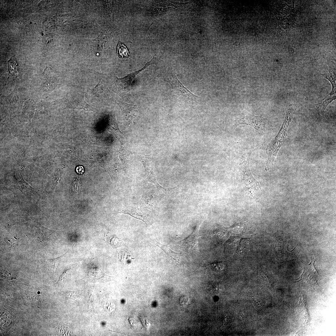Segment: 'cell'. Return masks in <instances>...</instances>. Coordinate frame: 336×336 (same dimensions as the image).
<instances>
[{
  "label": "cell",
  "instance_id": "6da1fadb",
  "mask_svg": "<svg viewBox=\"0 0 336 336\" xmlns=\"http://www.w3.org/2000/svg\"><path fill=\"white\" fill-rule=\"evenodd\" d=\"M295 108L294 105L289 106L286 113L284 120L278 133L266 148V151L268 157L265 168L266 171H268L273 166L278 151L286 138L287 129Z\"/></svg>",
  "mask_w": 336,
  "mask_h": 336
},
{
  "label": "cell",
  "instance_id": "7a4b0ae2",
  "mask_svg": "<svg viewBox=\"0 0 336 336\" xmlns=\"http://www.w3.org/2000/svg\"><path fill=\"white\" fill-rule=\"evenodd\" d=\"M239 169L245 189L252 197L257 198L261 194L259 182L253 177L250 170L248 157L244 154L240 160Z\"/></svg>",
  "mask_w": 336,
  "mask_h": 336
},
{
  "label": "cell",
  "instance_id": "3957f363",
  "mask_svg": "<svg viewBox=\"0 0 336 336\" xmlns=\"http://www.w3.org/2000/svg\"><path fill=\"white\" fill-rule=\"evenodd\" d=\"M239 123L240 124L252 126L260 134L264 133L267 130L269 126L267 119L254 115H247L240 119Z\"/></svg>",
  "mask_w": 336,
  "mask_h": 336
},
{
  "label": "cell",
  "instance_id": "277c9868",
  "mask_svg": "<svg viewBox=\"0 0 336 336\" xmlns=\"http://www.w3.org/2000/svg\"><path fill=\"white\" fill-rule=\"evenodd\" d=\"M198 228H196L185 239L179 242L178 245L182 250L186 252H199L198 240L199 237Z\"/></svg>",
  "mask_w": 336,
  "mask_h": 336
},
{
  "label": "cell",
  "instance_id": "5b68a950",
  "mask_svg": "<svg viewBox=\"0 0 336 336\" xmlns=\"http://www.w3.org/2000/svg\"><path fill=\"white\" fill-rule=\"evenodd\" d=\"M172 80L167 81L171 85L173 90L182 98L190 99L199 98L191 92L178 80L175 74H172Z\"/></svg>",
  "mask_w": 336,
  "mask_h": 336
},
{
  "label": "cell",
  "instance_id": "8992f818",
  "mask_svg": "<svg viewBox=\"0 0 336 336\" xmlns=\"http://www.w3.org/2000/svg\"><path fill=\"white\" fill-rule=\"evenodd\" d=\"M118 213L127 214L136 219L142 220L147 225L149 224L150 217L147 212L134 208H129L119 211Z\"/></svg>",
  "mask_w": 336,
  "mask_h": 336
},
{
  "label": "cell",
  "instance_id": "52a82bcc",
  "mask_svg": "<svg viewBox=\"0 0 336 336\" xmlns=\"http://www.w3.org/2000/svg\"><path fill=\"white\" fill-rule=\"evenodd\" d=\"M154 61V58H153L151 61L147 63L145 66L141 70L129 74L127 76L123 78L118 79L117 81V83H118V85L122 89L124 90L127 89L129 87L131 84L133 80L136 76L148 65L152 63Z\"/></svg>",
  "mask_w": 336,
  "mask_h": 336
},
{
  "label": "cell",
  "instance_id": "ba28073f",
  "mask_svg": "<svg viewBox=\"0 0 336 336\" xmlns=\"http://www.w3.org/2000/svg\"><path fill=\"white\" fill-rule=\"evenodd\" d=\"M336 96L328 95L320 102L315 105V109L318 113V121H320L324 118V112L326 108L330 103L336 99Z\"/></svg>",
  "mask_w": 336,
  "mask_h": 336
},
{
  "label": "cell",
  "instance_id": "9c48e42d",
  "mask_svg": "<svg viewBox=\"0 0 336 336\" xmlns=\"http://www.w3.org/2000/svg\"><path fill=\"white\" fill-rule=\"evenodd\" d=\"M122 108V110L127 121L129 123L133 122L138 116V111L136 107L132 105L126 104Z\"/></svg>",
  "mask_w": 336,
  "mask_h": 336
},
{
  "label": "cell",
  "instance_id": "30bf717a",
  "mask_svg": "<svg viewBox=\"0 0 336 336\" xmlns=\"http://www.w3.org/2000/svg\"><path fill=\"white\" fill-rule=\"evenodd\" d=\"M105 240L114 249L123 246L124 245V242L120 238L109 232L105 233Z\"/></svg>",
  "mask_w": 336,
  "mask_h": 336
},
{
  "label": "cell",
  "instance_id": "8fae6325",
  "mask_svg": "<svg viewBox=\"0 0 336 336\" xmlns=\"http://www.w3.org/2000/svg\"><path fill=\"white\" fill-rule=\"evenodd\" d=\"M322 76L324 78L327 79L330 82L332 85V90L331 92L328 95L330 96H336V72L334 69L329 68V72L326 73L322 74Z\"/></svg>",
  "mask_w": 336,
  "mask_h": 336
},
{
  "label": "cell",
  "instance_id": "7c38bea8",
  "mask_svg": "<svg viewBox=\"0 0 336 336\" xmlns=\"http://www.w3.org/2000/svg\"><path fill=\"white\" fill-rule=\"evenodd\" d=\"M153 243L174 260L178 262H180V257L179 253H176L171 250L167 245L161 244L155 240L153 241Z\"/></svg>",
  "mask_w": 336,
  "mask_h": 336
},
{
  "label": "cell",
  "instance_id": "4fadbf2b",
  "mask_svg": "<svg viewBox=\"0 0 336 336\" xmlns=\"http://www.w3.org/2000/svg\"><path fill=\"white\" fill-rule=\"evenodd\" d=\"M110 126V127L109 129L110 130V132L114 135L121 143H122L120 134V131L115 120L114 119H111Z\"/></svg>",
  "mask_w": 336,
  "mask_h": 336
},
{
  "label": "cell",
  "instance_id": "5bb4252c",
  "mask_svg": "<svg viewBox=\"0 0 336 336\" xmlns=\"http://www.w3.org/2000/svg\"><path fill=\"white\" fill-rule=\"evenodd\" d=\"M224 263L222 262L213 263L204 266L203 267L206 269L214 271L221 270L224 267Z\"/></svg>",
  "mask_w": 336,
  "mask_h": 336
},
{
  "label": "cell",
  "instance_id": "9a60e30c",
  "mask_svg": "<svg viewBox=\"0 0 336 336\" xmlns=\"http://www.w3.org/2000/svg\"><path fill=\"white\" fill-rule=\"evenodd\" d=\"M117 53L119 56L122 58H127L129 54L126 47L123 43L119 42L117 48Z\"/></svg>",
  "mask_w": 336,
  "mask_h": 336
},
{
  "label": "cell",
  "instance_id": "2e32d148",
  "mask_svg": "<svg viewBox=\"0 0 336 336\" xmlns=\"http://www.w3.org/2000/svg\"><path fill=\"white\" fill-rule=\"evenodd\" d=\"M8 63L9 73H11V74L16 76H18L19 72L16 62L12 58H11V59L8 61Z\"/></svg>",
  "mask_w": 336,
  "mask_h": 336
},
{
  "label": "cell",
  "instance_id": "e0dca14e",
  "mask_svg": "<svg viewBox=\"0 0 336 336\" xmlns=\"http://www.w3.org/2000/svg\"><path fill=\"white\" fill-rule=\"evenodd\" d=\"M120 260L123 264L129 263L133 259L132 255L127 250H123L119 254Z\"/></svg>",
  "mask_w": 336,
  "mask_h": 336
},
{
  "label": "cell",
  "instance_id": "ac0fdd59",
  "mask_svg": "<svg viewBox=\"0 0 336 336\" xmlns=\"http://www.w3.org/2000/svg\"><path fill=\"white\" fill-rule=\"evenodd\" d=\"M66 254V253L63 256L58 258L52 259H49V267L51 269H52L54 272L56 270L61 259Z\"/></svg>",
  "mask_w": 336,
  "mask_h": 336
},
{
  "label": "cell",
  "instance_id": "d6986e66",
  "mask_svg": "<svg viewBox=\"0 0 336 336\" xmlns=\"http://www.w3.org/2000/svg\"><path fill=\"white\" fill-rule=\"evenodd\" d=\"M207 289L208 291L212 293H215L216 291L222 290L224 289V287L223 286L219 285L214 287L213 285L209 284L207 287Z\"/></svg>",
  "mask_w": 336,
  "mask_h": 336
},
{
  "label": "cell",
  "instance_id": "ffe728a7",
  "mask_svg": "<svg viewBox=\"0 0 336 336\" xmlns=\"http://www.w3.org/2000/svg\"><path fill=\"white\" fill-rule=\"evenodd\" d=\"M81 186V182L79 180L77 179H76V180L73 181L72 184V189L74 192L76 194L78 193L80 190Z\"/></svg>",
  "mask_w": 336,
  "mask_h": 336
},
{
  "label": "cell",
  "instance_id": "44dd1931",
  "mask_svg": "<svg viewBox=\"0 0 336 336\" xmlns=\"http://www.w3.org/2000/svg\"><path fill=\"white\" fill-rule=\"evenodd\" d=\"M63 294L66 298L70 299L74 298L76 295L75 292H66Z\"/></svg>",
  "mask_w": 336,
  "mask_h": 336
},
{
  "label": "cell",
  "instance_id": "7402d4cb",
  "mask_svg": "<svg viewBox=\"0 0 336 336\" xmlns=\"http://www.w3.org/2000/svg\"><path fill=\"white\" fill-rule=\"evenodd\" d=\"M77 172L79 174H82L84 172L83 167L82 166H79L76 168Z\"/></svg>",
  "mask_w": 336,
  "mask_h": 336
},
{
  "label": "cell",
  "instance_id": "603a6c76",
  "mask_svg": "<svg viewBox=\"0 0 336 336\" xmlns=\"http://www.w3.org/2000/svg\"><path fill=\"white\" fill-rule=\"evenodd\" d=\"M244 314H243V312L242 311H241V312H240V314L239 315V318H240V319H242L244 317Z\"/></svg>",
  "mask_w": 336,
  "mask_h": 336
},
{
  "label": "cell",
  "instance_id": "cb8c5ba5",
  "mask_svg": "<svg viewBox=\"0 0 336 336\" xmlns=\"http://www.w3.org/2000/svg\"><path fill=\"white\" fill-rule=\"evenodd\" d=\"M301 295H300V301H299V305H300V302H301Z\"/></svg>",
  "mask_w": 336,
  "mask_h": 336
},
{
  "label": "cell",
  "instance_id": "d4e9b609",
  "mask_svg": "<svg viewBox=\"0 0 336 336\" xmlns=\"http://www.w3.org/2000/svg\"><path fill=\"white\" fill-rule=\"evenodd\" d=\"M37 293H38V294H39L40 293V292H37Z\"/></svg>",
  "mask_w": 336,
  "mask_h": 336
}]
</instances>
